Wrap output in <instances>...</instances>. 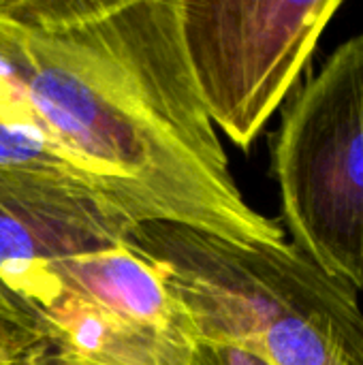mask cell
I'll list each match as a JSON object with an SVG mask.
<instances>
[{
  "label": "cell",
  "instance_id": "6da1fadb",
  "mask_svg": "<svg viewBox=\"0 0 363 365\" xmlns=\"http://www.w3.org/2000/svg\"><path fill=\"white\" fill-rule=\"evenodd\" d=\"M0 122L36 130L133 227L287 242L229 171L186 58L180 0H0Z\"/></svg>",
  "mask_w": 363,
  "mask_h": 365
},
{
  "label": "cell",
  "instance_id": "7a4b0ae2",
  "mask_svg": "<svg viewBox=\"0 0 363 365\" xmlns=\"http://www.w3.org/2000/svg\"><path fill=\"white\" fill-rule=\"evenodd\" d=\"M126 244L158 265L195 342L248 349L274 365H363L357 291L295 244H237L150 222Z\"/></svg>",
  "mask_w": 363,
  "mask_h": 365
},
{
  "label": "cell",
  "instance_id": "3957f363",
  "mask_svg": "<svg viewBox=\"0 0 363 365\" xmlns=\"http://www.w3.org/2000/svg\"><path fill=\"white\" fill-rule=\"evenodd\" d=\"M274 175L293 244L363 291V32L295 94L274 143Z\"/></svg>",
  "mask_w": 363,
  "mask_h": 365
},
{
  "label": "cell",
  "instance_id": "277c9868",
  "mask_svg": "<svg viewBox=\"0 0 363 365\" xmlns=\"http://www.w3.org/2000/svg\"><path fill=\"white\" fill-rule=\"evenodd\" d=\"M340 0H180L186 58L214 126L248 150L297 83Z\"/></svg>",
  "mask_w": 363,
  "mask_h": 365
},
{
  "label": "cell",
  "instance_id": "5b68a950",
  "mask_svg": "<svg viewBox=\"0 0 363 365\" xmlns=\"http://www.w3.org/2000/svg\"><path fill=\"white\" fill-rule=\"evenodd\" d=\"M133 225L79 184L0 169V295L36 329L68 261L126 242Z\"/></svg>",
  "mask_w": 363,
  "mask_h": 365
},
{
  "label": "cell",
  "instance_id": "8992f818",
  "mask_svg": "<svg viewBox=\"0 0 363 365\" xmlns=\"http://www.w3.org/2000/svg\"><path fill=\"white\" fill-rule=\"evenodd\" d=\"M39 334L71 365H193L195 342L118 319L68 291L41 319Z\"/></svg>",
  "mask_w": 363,
  "mask_h": 365
},
{
  "label": "cell",
  "instance_id": "52a82bcc",
  "mask_svg": "<svg viewBox=\"0 0 363 365\" xmlns=\"http://www.w3.org/2000/svg\"><path fill=\"white\" fill-rule=\"evenodd\" d=\"M62 284L64 291L118 319L195 342L188 317L158 265L126 242L68 261L62 269Z\"/></svg>",
  "mask_w": 363,
  "mask_h": 365
},
{
  "label": "cell",
  "instance_id": "ba28073f",
  "mask_svg": "<svg viewBox=\"0 0 363 365\" xmlns=\"http://www.w3.org/2000/svg\"><path fill=\"white\" fill-rule=\"evenodd\" d=\"M0 169L49 175V178L66 180L86 188V184L53 152V148L36 130L21 126V124L0 122Z\"/></svg>",
  "mask_w": 363,
  "mask_h": 365
},
{
  "label": "cell",
  "instance_id": "9c48e42d",
  "mask_svg": "<svg viewBox=\"0 0 363 365\" xmlns=\"http://www.w3.org/2000/svg\"><path fill=\"white\" fill-rule=\"evenodd\" d=\"M43 344L39 329L0 295V365L17 364Z\"/></svg>",
  "mask_w": 363,
  "mask_h": 365
},
{
  "label": "cell",
  "instance_id": "30bf717a",
  "mask_svg": "<svg viewBox=\"0 0 363 365\" xmlns=\"http://www.w3.org/2000/svg\"><path fill=\"white\" fill-rule=\"evenodd\" d=\"M193 365H274L265 357L225 342H195Z\"/></svg>",
  "mask_w": 363,
  "mask_h": 365
},
{
  "label": "cell",
  "instance_id": "8fae6325",
  "mask_svg": "<svg viewBox=\"0 0 363 365\" xmlns=\"http://www.w3.org/2000/svg\"><path fill=\"white\" fill-rule=\"evenodd\" d=\"M13 365H71V364H66V361L58 359L56 355H51V353L47 351V346L43 344V346H39L36 351H32L30 355H26L24 359H19L17 364H13Z\"/></svg>",
  "mask_w": 363,
  "mask_h": 365
}]
</instances>
